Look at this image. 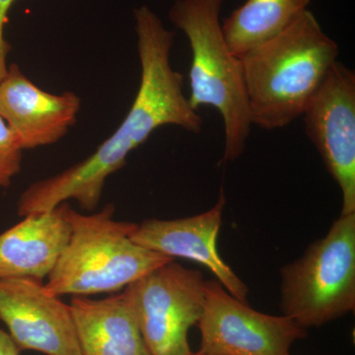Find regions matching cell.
<instances>
[{"label":"cell","mask_w":355,"mask_h":355,"mask_svg":"<svg viewBox=\"0 0 355 355\" xmlns=\"http://www.w3.org/2000/svg\"><path fill=\"white\" fill-rule=\"evenodd\" d=\"M133 16L140 83L127 116L87 158L25 189L18 200V216L49 211L69 200H76L85 211H95L108 178L125 167L128 155L154 130L176 125L197 135L202 132V116L184 94L183 76L172 67L174 33L148 6L135 9Z\"/></svg>","instance_id":"6da1fadb"},{"label":"cell","mask_w":355,"mask_h":355,"mask_svg":"<svg viewBox=\"0 0 355 355\" xmlns=\"http://www.w3.org/2000/svg\"><path fill=\"white\" fill-rule=\"evenodd\" d=\"M338 53V44L306 10L286 31L240 58L252 125L273 130L302 116Z\"/></svg>","instance_id":"7a4b0ae2"},{"label":"cell","mask_w":355,"mask_h":355,"mask_svg":"<svg viewBox=\"0 0 355 355\" xmlns=\"http://www.w3.org/2000/svg\"><path fill=\"white\" fill-rule=\"evenodd\" d=\"M69 242L44 286L58 297L114 293L174 260L132 240L137 223L114 219V205L81 214L67 207Z\"/></svg>","instance_id":"3957f363"},{"label":"cell","mask_w":355,"mask_h":355,"mask_svg":"<svg viewBox=\"0 0 355 355\" xmlns=\"http://www.w3.org/2000/svg\"><path fill=\"white\" fill-rule=\"evenodd\" d=\"M223 0H176L169 18L190 43L191 106L214 107L224 127V163L241 157L251 133L242 62L229 48L220 22Z\"/></svg>","instance_id":"277c9868"},{"label":"cell","mask_w":355,"mask_h":355,"mask_svg":"<svg viewBox=\"0 0 355 355\" xmlns=\"http://www.w3.org/2000/svg\"><path fill=\"white\" fill-rule=\"evenodd\" d=\"M279 272L280 310L301 328H320L354 312L355 214L340 216Z\"/></svg>","instance_id":"5b68a950"},{"label":"cell","mask_w":355,"mask_h":355,"mask_svg":"<svg viewBox=\"0 0 355 355\" xmlns=\"http://www.w3.org/2000/svg\"><path fill=\"white\" fill-rule=\"evenodd\" d=\"M153 355H191L189 331L205 301L202 272L173 260L123 289Z\"/></svg>","instance_id":"8992f818"},{"label":"cell","mask_w":355,"mask_h":355,"mask_svg":"<svg viewBox=\"0 0 355 355\" xmlns=\"http://www.w3.org/2000/svg\"><path fill=\"white\" fill-rule=\"evenodd\" d=\"M200 329V355H291L308 331L288 317L265 314L229 293L216 279L205 280Z\"/></svg>","instance_id":"52a82bcc"},{"label":"cell","mask_w":355,"mask_h":355,"mask_svg":"<svg viewBox=\"0 0 355 355\" xmlns=\"http://www.w3.org/2000/svg\"><path fill=\"white\" fill-rule=\"evenodd\" d=\"M306 135L342 191L340 216L355 214V73L336 62L302 114Z\"/></svg>","instance_id":"ba28073f"},{"label":"cell","mask_w":355,"mask_h":355,"mask_svg":"<svg viewBox=\"0 0 355 355\" xmlns=\"http://www.w3.org/2000/svg\"><path fill=\"white\" fill-rule=\"evenodd\" d=\"M0 320L21 352L83 355L69 304L41 280L0 277Z\"/></svg>","instance_id":"9c48e42d"},{"label":"cell","mask_w":355,"mask_h":355,"mask_svg":"<svg viewBox=\"0 0 355 355\" xmlns=\"http://www.w3.org/2000/svg\"><path fill=\"white\" fill-rule=\"evenodd\" d=\"M225 205V193L221 190L216 205L207 211L170 220L147 219L137 224L132 240L174 260L186 259L205 266L229 293L249 303V287L221 258L217 249Z\"/></svg>","instance_id":"30bf717a"},{"label":"cell","mask_w":355,"mask_h":355,"mask_svg":"<svg viewBox=\"0 0 355 355\" xmlns=\"http://www.w3.org/2000/svg\"><path fill=\"white\" fill-rule=\"evenodd\" d=\"M81 100L74 92H48L30 80L19 65H9L0 81V116L23 150L51 146L76 125Z\"/></svg>","instance_id":"8fae6325"},{"label":"cell","mask_w":355,"mask_h":355,"mask_svg":"<svg viewBox=\"0 0 355 355\" xmlns=\"http://www.w3.org/2000/svg\"><path fill=\"white\" fill-rule=\"evenodd\" d=\"M69 203L24 216L0 234V277L44 282L57 265L70 235Z\"/></svg>","instance_id":"7c38bea8"},{"label":"cell","mask_w":355,"mask_h":355,"mask_svg":"<svg viewBox=\"0 0 355 355\" xmlns=\"http://www.w3.org/2000/svg\"><path fill=\"white\" fill-rule=\"evenodd\" d=\"M69 306L83 355H153L123 292L97 300L73 296Z\"/></svg>","instance_id":"4fadbf2b"},{"label":"cell","mask_w":355,"mask_h":355,"mask_svg":"<svg viewBox=\"0 0 355 355\" xmlns=\"http://www.w3.org/2000/svg\"><path fill=\"white\" fill-rule=\"evenodd\" d=\"M311 0H247L222 23L231 51L238 58L270 41L308 10Z\"/></svg>","instance_id":"5bb4252c"},{"label":"cell","mask_w":355,"mask_h":355,"mask_svg":"<svg viewBox=\"0 0 355 355\" xmlns=\"http://www.w3.org/2000/svg\"><path fill=\"white\" fill-rule=\"evenodd\" d=\"M23 148L19 139L0 116V189L12 184L22 169Z\"/></svg>","instance_id":"9a60e30c"},{"label":"cell","mask_w":355,"mask_h":355,"mask_svg":"<svg viewBox=\"0 0 355 355\" xmlns=\"http://www.w3.org/2000/svg\"><path fill=\"white\" fill-rule=\"evenodd\" d=\"M15 0H0V69L7 64V55L10 51V44L4 38V27L7 22L9 10Z\"/></svg>","instance_id":"2e32d148"},{"label":"cell","mask_w":355,"mask_h":355,"mask_svg":"<svg viewBox=\"0 0 355 355\" xmlns=\"http://www.w3.org/2000/svg\"><path fill=\"white\" fill-rule=\"evenodd\" d=\"M20 352L10 335L0 328V355H20Z\"/></svg>","instance_id":"e0dca14e"},{"label":"cell","mask_w":355,"mask_h":355,"mask_svg":"<svg viewBox=\"0 0 355 355\" xmlns=\"http://www.w3.org/2000/svg\"><path fill=\"white\" fill-rule=\"evenodd\" d=\"M191 355H200V354H198V352H193V354Z\"/></svg>","instance_id":"ac0fdd59"}]
</instances>
